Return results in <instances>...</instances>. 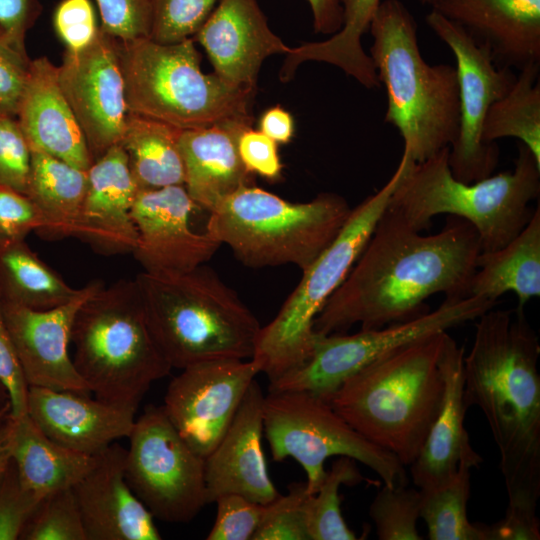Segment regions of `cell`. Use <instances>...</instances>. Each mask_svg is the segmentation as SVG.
Returning <instances> with one entry per match:
<instances>
[{"label": "cell", "mask_w": 540, "mask_h": 540, "mask_svg": "<svg viewBox=\"0 0 540 540\" xmlns=\"http://www.w3.org/2000/svg\"><path fill=\"white\" fill-rule=\"evenodd\" d=\"M475 324L464 356V399L477 406L500 455L508 496L504 518L490 525L492 540H539L540 345L524 310L492 308Z\"/></svg>", "instance_id": "obj_1"}, {"label": "cell", "mask_w": 540, "mask_h": 540, "mask_svg": "<svg viewBox=\"0 0 540 540\" xmlns=\"http://www.w3.org/2000/svg\"><path fill=\"white\" fill-rule=\"evenodd\" d=\"M481 252L468 221L447 215L437 233L422 235L396 211L382 213L348 275L317 315L320 334L345 333L359 324L376 329L427 313L426 300L468 297Z\"/></svg>", "instance_id": "obj_2"}, {"label": "cell", "mask_w": 540, "mask_h": 540, "mask_svg": "<svg viewBox=\"0 0 540 540\" xmlns=\"http://www.w3.org/2000/svg\"><path fill=\"white\" fill-rule=\"evenodd\" d=\"M447 332L399 346L348 377L327 400L360 435L410 466L440 410Z\"/></svg>", "instance_id": "obj_3"}, {"label": "cell", "mask_w": 540, "mask_h": 540, "mask_svg": "<svg viewBox=\"0 0 540 540\" xmlns=\"http://www.w3.org/2000/svg\"><path fill=\"white\" fill-rule=\"evenodd\" d=\"M369 31L370 57L387 94L384 121L398 130L404 151L421 162L450 147L460 120L456 67L425 61L416 21L400 0H382Z\"/></svg>", "instance_id": "obj_4"}, {"label": "cell", "mask_w": 540, "mask_h": 540, "mask_svg": "<svg viewBox=\"0 0 540 540\" xmlns=\"http://www.w3.org/2000/svg\"><path fill=\"white\" fill-rule=\"evenodd\" d=\"M449 148L421 161L409 159L388 202L416 231L430 227L441 214L460 217L476 229L481 252L513 240L530 221L539 200L540 163L522 143L514 169L465 183L449 166Z\"/></svg>", "instance_id": "obj_5"}, {"label": "cell", "mask_w": 540, "mask_h": 540, "mask_svg": "<svg viewBox=\"0 0 540 540\" xmlns=\"http://www.w3.org/2000/svg\"><path fill=\"white\" fill-rule=\"evenodd\" d=\"M135 281L151 332L172 368L252 358L259 321L210 267L182 273L142 271Z\"/></svg>", "instance_id": "obj_6"}, {"label": "cell", "mask_w": 540, "mask_h": 540, "mask_svg": "<svg viewBox=\"0 0 540 540\" xmlns=\"http://www.w3.org/2000/svg\"><path fill=\"white\" fill-rule=\"evenodd\" d=\"M74 365L95 398L137 411L153 382L172 367L149 327L134 280L103 285L80 306L72 326Z\"/></svg>", "instance_id": "obj_7"}, {"label": "cell", "mask_w": 540, "mask_h": 540, "mask_svg": "<svg viewBox=\"0 0 540 540\" xmlns=\"http://www.w3.org/2000/svg\"><path fill=\"white\" fill-rule=\"evenodd\" d=\"M351 209L335 193L293 203L251 185L209 211L205 232L248 267L292 264L303 271L336 238Z\"/></svg>", "instance_id": "obj_8"}, {"label": "cell", "mask_w": 540, "mask_h": 540, "mask_svg": "<svg viewBox=\"0 0 540 540\" xmlns=\"http://www.w3.org/2000/svg\"><path fill=\"white\" fill-rule=\"evenodd\" d=\"M118 41L130 114L180 130L253 120V90L236 88L201 69L194 39L159 43L151 38Z\"/></svg>", "instance_id": "obj_9"}, {"label": "cell", "mask_w": 540, "mask_h": 540, "mask_svg": "<svg viewBox=\"0 0 540 540\" xmlns=\"http://www.w3.org/2000/svg\"><path fill=\"white\" fill-rule=\"evenodd\" d=\"M408 161L409 156L403 151L389 180L351 209L336 238L302 271L299 283L274 319L261 327L251 359L267 376L269 384L302 365L311 355L315 319L364 249Z\"/></svg>", "instance_id": "obj_10"}, {"label": "cell", "mask_w": 540, "mask_h": 540, "mask_svg": "<svg viewBox=\"0 0 540 540\" xmlns=\"http://www.w3.org/2000/svg\"><path fill=\"white\" fill-rule=\"evenodd\" d=\"M263 422L273 460L295 459L306 473L310 494L319 489L326 475L325 461L334 456L362 463L387 486L408 485L405 466L394 455L365 439L317 395L269 390Z\"/></svg>", "instance_id": "obj_11"}, {"label": "cell", "mask_w": 540, "mask_h": 540, "mask_svg": "<svg viewBox=\"0 0 540 540\" xmlns=\"http://www.w3.org/2000/svg\"><path fill=\"white\" fill-rule=\"evenodd\" d=\"M496 305L497 302L478 296L444 299L436 309L405 322L361 329L354 334L316 332L309 358L269 384V390L305 391L328 400L348 377L383 354L477 320Z\"/></svg>", "instance_id": "obj_12"}, {"label": "cell", "mask_w": 540, "mask_h": 540, "mask_svg": "<svg viewBox=\"0 0 540 540\" xmlns=\"http://www.w3.org/2000/svg\"><path fill=\"white\" fill-rule=\"evenodd\" d=\"M125 477L154 518L187 523L207 505L204 458L181 437L162 406L148 405L127 437Z\"/></svg>", "instance_id": "obj_13"}, {"label": "cell", "mask_w": 540, "mask_h": 540, "mask_svg": "<svg viewBox=\"0 0 540 540\" xmlns=\"http://www.w3.org/2000/svg\"><path fill=\"white\" fill-rule=\"evenodd\" d=\"M425 20L457 63L460 120L449 148L451 172L465 183L482 180L493 174L499 161L498 145L482 139L484 121L491 105L510 90L516 75L511 68L497 66L485 45L437 11L431 9Z\"/></svg>", "instance_id": "obj_14"}, {"label": "cell", "mask_w": 540, "mask_h": 540, "mask_svg": "<svg viewBox=\"0 0 540 540\" xmlns=\"http://www.w3.org/2000/svg\"><path fill=\"white\" fill-rule=\"evenodd\" d=\"M258 373L252 359L189 365L170 381L162 407L181 437L205 458L229 428Z\"/></svg>", "instance_id": "obj_15"}, {"label": "cell", "mask_w": 540, "mask_h": 540, "mask_svg": "<svg viewBox=\"0 0 540 540\" xmlns=\"http://www.w3.org/2000/svg\"><path fill=\"white\" fill-rule=\"evenodd\" d=\"M58 80L93 161L120 144L129 111L117 39L99 28L89 45L66 50Z\"/></svg>", "instance_id": "obj_16"}, {"label": "cell", "mask_w": 540, "mask_h": 540, "mask_svg": "<svg viewBox=\"0 0 540 540\" xmlns=\"http://www.w3.org/2000/svg\"><path fill=\"white\" fill-rule=\"evenodd\" d=\"M196 208L184 185L137 192L132 217L138 240L132 254L144 272H187L213 257L221 244L190 227Z\"/></svg>", "instance_id": "obj_17"}, {"label": "cell", "mask_w": 540, "mask_h": 540, "mask_svg": "<svg viewBox=\"0 0 540 540\" xmlns=\"http://www.w3.org/2000/svg\"><path fill=\"white\" fill-rule=\"evenodd\" d=\"M93 280L71 301L47 310L3 302L4 319L28 386L89 394L69 355L75 316L82 303L102 286Z\"/></svg>", "instance_id": "obj_18"}, {"label": "cell", "mask_w": 540, "mask_h": 540, "mask_svg": "<svg viewBox=\"0 0 540 540\" xmlns=\"http://www.w3.org/2000/svg\"><path fill=\"white\" fill-rule=\"evenodd\" d=\"M193 39L206 51L218 77L253 91L264 60L291 50L270 29L257 0H220Z\"/></svg>", "instance_id": "obj_19"}, {"label": "cell", "mask_w": 540, "mask_h": 540, "mask_svg": "<svg viewBox=\"0 0 540 540\" xmlns=\"http://www.w3.org/2000/svg\"><path fill=\"white\" fill-rule=\"evenodd\" d=\"M264 396L253 380L229 428L204 458L208 504L221 495L238 494L267 505L280 495L269 476L262 446Z\"/></svg>", "instance_id": "obj_20"}, {"label": "cell", "mask_w": 540, "mask_h": 540, "mask_svg": "<svg viewBox=\"0 0 540 540\" xmlns=\"http://www.w3.org/2000/svg\"><path fill=\"white\" fill-rule=\"evenodd\" d=\"M126 449L117 442L97 454L73 486L87 540H160L154 516L125 477Z\"/></svg>", "instance_id": "obj_21"}, {"label": "cell", "mask_w": 540, "mask_h": 540, "mask_svg": "<svg viewBox=\"0 0 540 540\" xmlns=\"http://www.w3.org/2000/svg\"><path fill=\"white\" fill-rule=\"evenodd\" d=\"M135 413L89 394L28 388L27 414L42 432L65 448L91 456L128 437Z\"/></svg>", "instance_id": "obj_22"}, {"label": "cell", "mask_w": 540, "mask_h": 540, "mask_svg": "<svg viewBox=\"0 0 540 540\" xmlns=\"http://www.w3.org/2000/svg\"><path fill=\"white\" fill-rule=\"evenodd\" d=\"M430 7L485 45L497 66L540 63V0H435Z\"/></svg>", "instance_id": "obj_23"}, {"label": "cell", "mask_w": 540, "mask_h": 540, "mask_svg": "<svg viewBox=\"0 0 540 540\" xmlns=\"http://www.w3.org/2000/svg\"><path fill=\"white\" fill-rule=\"evenodd\" d=\"M464 348L448 334L440 355L444 391L440 410L415 461L409 466L420 490L433 489L447 481L462 462L472 468L482 463L465 428L468 409L464 399Z\"/></svg>", "instance_id": "obj_24"}, {"label": "cell", "mask_w": 540, "mask_h": 540, "mask_svg": "<svg viewBox=\"0 0 540 540\" xmlns=\"http://www.w3.org/2000/svg\"><path fill=\"white\" fill-rule=\"evenodd\" d=\"M138 187L120 144L87 169V189L76 237L103 255L132 253L138 233L132 207Z\"/></svg>", "instance_id": "obj_25"}, {"label": "cell", "mask_w": 540, "mask_h": 540, "mask_svg": "<svg viewBox=\"0 0 540 540\" xmlns=\"http://www.w3.org/2000/svg\"><path fill=\"white\" fill-rule=\"evenodd\" d=\"M16 118L31 150L83 170L93 163L84 134L60 87L58 66L46 56L31 60Z\"/></svg>", "instance_id": "obj_26"}, {"label": "cell", "mask_w": 540, "mask_h": 540, "mask_svg": "<svg viewBox=\"0 0 540 540\" xmlns=\"http://www.w3.org/2000/svg\"><path fill=\"white\" fill-rule=\"evenodd\" d=\"M253 120L234 119L182 130L179 147L185 168L184 186L199 208L211 211L222 200L255 185V176L238 151L241 133Z\"/></svg>", "instance_id": "obj_27"}, {"label": "cell", "mask_w": 540, "mask_h": 540, "mask_svg": "<svg viewBox=\"0 0 540 540\" xmlns=\"http://www.w3.org/2000/svg\"><path fill=\"white\" fill-rule=\"evenodd\" d=\"M13 419L11 460L24 488L38 500L73 488L94 466L97 455L59 445L44 434L28 414Z\"/></svg>", "instance_id": "obj_28"}, {"label": "cell", "mask_w": 540, "mask_h": 540, "mask_svg": "<svg viewBox=\"0 0 540 540\" xmlns=\"http://www.w3.org/2000/svg\"><path fill=\"white\" fill-rule=\"evenodd\" d=\"M468 296L497 301L507 292L517 297L516 309L540 296V207L539 203L523 230L505 246L480 252Z\"/></svg>", "instance_id": "obj_29"}, {"label": "cell", "mask_w": 540, "mask_h": 540, "mask_svg": "<svg viewBox=\"0 0 540 540\" xmlns=\"http://www.w3.org/2000/svg\"><path fill=\"white\" fill-rule=\"evenodd\" d=\"M382 0H340L342 26L329 38L291 48L279 73L281 81H289L297 67L306 61L334 65L366 88L380 86L370 55L362 47V36Z\"/></svg>", "instance_id": "obj_30"}, {"label": "cell", "mask_w": 540, "mask_h": 540, "mask_svg": "<svg viewBox=\"0 0 540 540\" xmlns=\"http://www.w3.org/2000/svg\"><path fill=\"white\" fill-rule=\"evenodd\" d=\"M26 195L39 210L43 239L76 237L87 189V170L38 150H31Z\"/></svg>", "instance_id": "obj_31"}, {"label": "cell", "mask_w": 540, "mask_h": 540, "mask_svg": "<svg viewBox=\"0 0 540 540\" xmlns=\"http://www.w3.org/2000/svg\"><path fill=\"white\" fill-rule=\"evenodd\" d=\"M181 132L169 124L129 113L120 145L138 190L184 185Z\"/></svg>", "instance_id": "obj_32"}, {"label": "cell", "mask_w": 540, "mask_h": 540, "mask_svg": "<svg viewBox=\"0 0 540 540\" xmlns=\"http://www.w3.org/2000/svg\"><path fill=\"white\" fill-rule=\"evenodd\" d=\"M81 290L67 284L25 239L0 241L1 301L47 310L71 301Z\"/></svg>", "instance_id": "obj_33"}, {"label": "cell", "mask_w": 540, "mask_h": 540, "mask_svg": "<svg viewBox=\"0 0 540 540\" xmlns=\"http://www.w3.org/2000/svg\"><path fill=\"white\" fill-rule=\"evenodd\" d=\"M540 63L520 69L510 90L488 110L482 130L484 142L513 137L540 163Z\"/></svg>", "instance_id": "obj_34"}, {"label": "cell", "mask_w": 540, "mask_h": 540, "mask_svg": "<svg viewBox=\"0 0 540 540\" xmlns=\"http://www.w3.org/2000/svg\"><path fill=\"white\" fill-rule=\"evenodd\" d=\"M472 467L462 462L439 486L421 491L420 518L430 540H487V525L473 524L467 516Z\"/></svg>", "instance_id": "obj_35"}, {"label": "cell", "mask_w": 540, "mask_h": 540, "mask_svg": "<svg viewBox=\"0 0 540 540\" xmlns=\"http://www.w3.org/2000/svg\"><path fill=\"white\" fill-rule=\"evenodd\" d=\"M366 479L360 473L356 461L338 457L314 494L307 501V529L310 540H355L356 534L346 524L340 504L342 485L354 486Z\"/></svg>", "instance_id": "obj_36"}, {"label": "cell", "mask_w": 540, "mask_h": 540, "mask_svg": "<svg viewBox=\"0 0 540 540\" xmlns=\"http://www.w3.org/2000/svg\"><path fill=\"white\" fill-rule=\"evenodd\" d=\"M420 506V489L384 484L369 507V516L375 525L378 539L421 540L417 528Z\"/></svg>", "instance_id": "obj_37"}, {"label": "cell", "mask_w": 540, "mask_h": 540, "mask_svg": "<svg viewBox=\"0 0 540 540\" xmlns=\"http://www.w3.org/2000/svg\"><path fill=\"white\" fill-rule=\"evenodd\" d=\"M20 540H87L72 488L51 493L37 503Z\"/></svg>", "instance_id": "obj_38"}, {"label": "cell", "mask_w": 540, "mask_h": 540, "mask_svg": "<svg viewBox=\"0 0 540 540\" xmlns=\"http://www.w3.org/2000/svg\"><path fill=\"white\" fill-rule=\"evenodd\" d=\"M306 484L293 482L285 495L264 506L252 540H310L307 529Z\"/></svg>", "instance_id": "obj_39"}, {"label": "cell", "mask_w": 540, "mask_h": 540, "mask_svg": "<svg viewBox=\"0 0 540 540\" xmlns=\"http://www.w3.org/2000/svg\"><path fill=\"white\" fill-rule=\"evenodd\" d=\"M220 0H151L150 38L177 43L193 38Z\"/></svg>", "instance_id": "obj_40"}, {"label": "cell", "mask_w": 540, "mask_h": 540, "mask_svg": "<svg viewBox=\"0 0 540 540\" xmlns=\"http://www.w3.org/2000/svg\"><path fill=\"white\" fill-rule=\"evenodd\" d=\"M101 16L100 29L122 41L150 38L151 0H96Z\"/></svg>", "instance_id": "obj_41"}, {"label": "cell", "mask_w": 540, "mask_h": 540, "mask_svg": "<svg viewBox=\"0 0 540 540\" xmlns=\"http://www.w3.org/2000/svg\"><path fill=\"white\" fill-rule=\"evenodd\" d=\"M217 514L207 540H252L264 506L238 494H224L215 501Z\"/></svg>", "instance_id": "obj_42"}, {"label": "cell", "mask_w": 540, "mask_h": 540, "mask_svg": "<svg viewBox=\"0 0 540 540\" xmlns=\"http://www.w3.org/2000/svg\"><path fill=\"white\" fill-rule=\"evenodd\" d=\"M32 151L16 117L0 115V184L26 193Z\"/></svg>", "instance_id": "obj_43"}, {"label": "cell", "mask_w": 540, "mask_h": 540, "mask_svg": "<svg viewBox=\"0 0 540 540\" xmlns=\"http://www.w3.org/2000/svg\"><path fill=\"white\" fill-rule=\"evenodd\" d=\"M39 500L22 485L10 459L0 475V540H17Z\"/></svg>", "instance_id": "obj_44"}, {"label": "cell", "mask_w": 540, "mask_h": 540, "mask_svg": "<svg viewBox=\"0 0 540 540\" xmlns=\"http://www.w3.org/2000/svg\"><path fill=\"white\" fill-rule=\"evenodd\" d=\"M31 60L0 29V115L16 117Z\"/></svg>", "instance_id": "obj_45"}, {"label": "cell", "mask_w": 540, "mask_h": 540, "mask_svg": "<svg viewBox=\"0 0 540 540\" xmlns=\"http://www.w3.org/2000/svg\"><path fill=\"white\" fill-rule=\"evenodd\" d=\"M53 25L69 51L89 45L99 30L90 0H62L54 11Z\"/></svg>", "instance_id": "obj_46"}, {"label": "cell", "mask_w": 540, "mask_h": 540, "mask_svg": "<svg viewBox=\"0 0 540 540\" xmlns=\"http://www.w3.org/2000/svg\"><path fill=\"white\" fill-rule=\"evenodd\" d=\"M42 225L39 210L26 194L0 184V241L25 239Z\"/></svg>", "instance_id": "obj_47"}, {"label": "cell", "mask_w": 540, "mask_h": 540, "mask_svg": "<svg viewBox=\"0 0 540 540\" xmlns=\"http://www.w3.org/2000/svg\"><path fill=\"white\" fill-rule=\"evenodd\" d=\"M0 381L8 391L13 418L27 414L28 384L22 373L2 310L0 299Z\"/></svg>", "instance_id": "obj_48"}, {"label": "cell", "mask_w": 540, "mask_h": 540, "mask_svg": "<svg viewBox=\"0 0 540 540\" xmlns=\"http://www.w3.org/2000/svg\"><path fill=\"white\" fill-rule=\"evenodd\" d=\"M238 151L245 167L254 175L271 181L281 176L283 165L277 143L261 131L246 128L239 137Z\"/></svg>", "instance_id": "obj_49"}, {"label": "cell", "mask_w": 540, "mask_h": 540, "mask_svg": "<svg viewBox=\"0 0 540 540\" xmlns=\"http://www.w3.org/2000/svg\"><path fill=\"white\" fill-rule=\"evenodd\" d=\"M41 11L38 0H0V29L22 52L27 53L25 39Z\"/></svg>", "instance_id": "obj_50"}, {"label": "cell", "mask_w": 540, "mask_h": 540, "mask_svg": "<svg viewBox=\"0 0 540 540\" xmlns=\"http://www.w3.org/2000/svg\"><path fill=\"white\" fill-rule=\"evenodd\" d=\"M294 120L291 114L277 105L266 110L259 120V131L277 144L288 143L294 135Z\"/></svg>", "instance_id": "obj_51"}, {"label": "cell", "mask_w": 540, "mask_h": 540, "mask_svg": "<svg viewBox=\"0 0 540 540\" xmlns=\"http://www.w3.org/2000/svg\"><path fill=\"white\" fill-rule=\"evenodd\" d=\"M316 33L332 35L342 26L340 0H307Z\"/></svg>", "instance_id": "obj_52"}, {"label": "cell", "mask_w": 540, "mask_h": 540, "mask_svg": "<svg viewBox=\"0 0 540 540\" xmlns=\"http://www.w3.org/2000/svg\"><path fill=\"white\" fill-rule=\"evenodd\" d=\"M13 417L10 402L0 409V475L8 465L10 456V443L13 428Z\"/></svg>", "instance_id": "obj_53"}, {"label": "cell", "mask_w": 540, "mask_h": 540, "mask_svg": "<svg viewBox=\"0 0 540 540\" xmlns=\"http://www.w3.org/2000/svg\"><path fill=\"white\" fill-rule=\"evenodd\" d=\"M9 402L8 391L4 384L0 381V409H2Z\"/></svg>", "instance_id": "obj_54"}, {"label": "cell", "mask_w": 540, "mask_h": 540, "mask_svg": "<svg viewBox=\"0 0 540 540\" xmlns=\"http://www.w3.org/2000/svg\"><path fill=\"white\" fill-rule=\"evenodd\" d=\"M421 4L431 6L435 0H418Z\"/></svg>", "instance_id": "obj_55"}]
</instances>
